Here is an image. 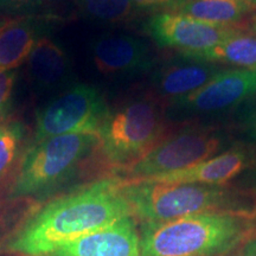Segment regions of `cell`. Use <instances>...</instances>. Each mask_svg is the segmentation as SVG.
I'll list each match as a JSON object with an SVG mask.
<instances>
[{
  "mask_svg": "<svg viewBox=\"0 0 256 256\" xmlns=\"http://www.w3.org/2000/svg\"><path fill=\"white\" fill-rule=\"evenodd\" d=\"M122 186L116 177L101 178L48 200L10 238L5 250L46 256L74 240L133 216Z\"/></svg>",
  "mask_w": 256,
  "mask_h": 256,
  "instance_id": "obj_1",
  "label": "cell"
},
{
  "mask_svg": "<svg viewBox=\"0 0 256 256\" xmlns=\"http://www.w3.org/2000/svg\"><path fill=\"white\" fill-rule=\"evenodd\" d=\"M142 256H240L256 238V215L203 212L139 224Z\"/></svg>",
  "mask_w": 256,
  "mask_h": 256,
  "instance_id": "obj_2",
  "label": "cell"
},
{
  "mask_svg": "<svg viewBox=\"0 0 256 256\" xmlns=\"http://www.w3.org/2000/svg\"><path fill=\"white\" fill-rule=\"evenodd\" d=\"M124 194L139 224L165 222L203 212L256 215V192L226 185L122 182Z\"/></svg>",
  "mask_w": 256,
  "mask_h": 256,
  "instance_id": "obj_3",
  "label": "cell"
},
{
  "mask_svg": "<svg viewBox=\"0 0 256 256\" xmlns=\"http://www.w3.org/2000/svg\"><path fill=\"white\" fill-rule=\"evenodd\" d=\"M165 106L148 90L110 108L98 138L96 156L107 177L136 164L174 130Z\"/></svg>",
  "mask_w": 256,
  "mask_h": 256,
  "instance_id": "obj_4",
  "label": "cell"
},
{
  "mask_svg": "<svg viewBox=\"0 0 256 256\" xmlns=\"http://www.w3.org/2000/svg\"><path fill=\"white\" fill-rule=\"evenodd\" d=\"M98 134L49 138L25 148L8 192V200H42L68 186L86 166L95 165Z\"/></svg>",
  "mask_w": 256,
  "mask_h": 256,
  "instance_id": "obj_5",
  "label": "cell"
},
{
  "mask_svg": "<svg viewBox=\"0 0 256 256\" xmlns=\"http://www.w3.org/2000/svg\"><path fill=\"white\" fill-rule=\"evenodd\" d=\"M232 142L229 130L218 124L198 120L177 124L146 156L115 177L122 182L153 180L212 158Z\"/></svg>",
  "mask_w": 256,
  "mask_h": 256,
  "instance_id": "obj_6",
  "label": "cell"
},
{
  "mask_svg": "<svg viewBox=\"0 0 256 256\" xmlns=\"http://www.w3.org/2000/svg\"><path fill=\"white\" fill-rule=\"evenodd\" d=\"M110 106L98 88L78 83L38 110L32 144L72 133H100Z\"/></svg>",
  "mask_w": 256,
  "mask_h": 256,
  "instance_id": "obj_7",
  "label": "cell"
},
{
  "mask_svg": "<svg viewBox=\"0 0 256 256\" xmlns=\"http://www.w3.org/2000/svg\"><path fill=\"white\" fill-rule=\"evenodd\" d=\"M256 96V69H224L206 86L165 107L170 122L183 124L232 110Z\"/></svg>",
  "mask_w": 256,
  "mask_h": 256,
  "instance_id": "obj_8",
  "label": "cell"
},
{
  "mask_svg": "<svg viewBox=\"0 0 256 256\" xmlns=\"http://www.w3.org/2000/svg\"><path fill=\"white\" fill-rule=\"evenodd\" d=\"M240 28L243 26H222L174 12L153 14L145 24L146 32L156 46L180 54H197L211 49Z\"/></svg>",
  "mask_w": 256,
  "mask_h": 256,
  "instance_id": "obj_9",
  "label": "cell"
},
{
  "mask_svg": "<svg viewBox=\"0 0 256 256\" xmlns=\"http://www.w3.org/2000/svg\"><path fill=\"white\" fill-rule=\"evenodd\" d=\"M223 70L220 64L188 58L178 52L153 72L148 92L166 107L206 86Z\"/></svg>",
  "mask_w": 256,
  "mask_h": 256,
  "instance_id": "obj_10",
  "label": "cell"
},
{
  "mask_svg": "<svg viewBox=\"0 0 256 256\" xmlns=\"http://www.w3.org/2000/svg\"><path fill=\"white\" fill-rule=\"evenodd\" d=\"M96 69L104 76H133L154 66L151 48L138 37L104 34L90 46Z\"/></svg>",
  "mask_w": 256,
  "mask_h": 256,
  "instance_id": "obj_11",
  "label": "cell"
},
{
  "mask_svg": "<svg viewBox=\"0 0 256 256\" xmlns=\"http://www.w3.org/2000/svg\"><path fill=\"white\" fill-rule=\"evenodd\" d=\"M256 158V147L234 142L226 151L190 168L153 179L162 183L226 185L241 177Z\"/></svg>",
  "mask_w": 256,
  "mask_h": 256,
  "instance_id": "obj_12",
  "label": "cell"
},
{
  "mask_svg": "<svg viewBox=\"0 0 256 256\" xmlns=\"http://www.w3.org/2000/svg\"><path fill=\"white\" fill-rule=\"evenodd\" d=\"M46 256H142L136 220L133 216L124 217L74 240Z\"/></svg>",
  "mask_w": 256,
  "mask_h": 256,
  "instance_id": "obj_13",
  "label": "cell"
},
{
  "mask_svg": "<svg viewBox=\"0 0 256 256\" xmlns=\"http://www.w3.org/2000/svg\"><path fill=\"white\" fill-rule=\"evenodd\" d=\"M28 78L38 92H55L72 78V66L68 54L49 37H42L32 49L26 64Z\"/></svg>",
  "mask_w": 256,
  "mask_h": 256,
  "instance_id": "obj_14",
  "label": "cell"
},
{
  "mask_svg": "<svg viewBox=\"0 0 256 256\" xmlns=\"http://www.w3.org/2000/svg\"><path fill=\"white\" fill-rule=\"evenodd\" d=\"M42 25L32 17H14L0 26V72L14 70L30 56Z\"/></svg>",
  "mask_w": 256,
  "mask_h": 256,
  "instance_id": "obj_15",
  "label": "cell"
},
{
  "mask_svg": "<svg viewBox=\"0 0 256 256\" xmlns=\"http://www.w3.org/2000/svg\"><path fill=\"white\" fill-rule=\"evenodd\" d=\"M256 8L246 0H185L174 14L222 26H246Z\"/></svg>",
  "mask_w": 256,
  "mask_h": 256,
  "instance_id": "obj_16",
  "label": "cell"
},
{
  "mask_svg": "<svg viewBox=\"0 0 256 256\" xmlns=\"http://www.w3.org/2000/svg\"><path fill=\"white\" fill-rule=\"evenodd\" d=\"M182 55L188 58L228 64L242 69H256V34L249 31L246 26L240 28L232 36L211 49Z\"/></svg>",
  "mask_w": 256,
  "mask_h": 256,
  "instance_id": "obj_17",
  "label": "cell"
},
{
  "mask_svg": "<svg viewBox=\"0 0 256 256\" xmlns=\"http://www.w3.org/2000/svg\"><path fill=\"white\" fill-rule=\"evenodd\" d=\"M82 17L107 24L126 23L136 14L132 0H75Z\"/></svg>",
  "mask_w": 256,
  "mask_h": 256,
  "instance_id": "obj_18",
  "label": "cell"
},
{
  "mask_svg": "<svg viewBox=\"0 0 256 256\" xmlns=\"http://www.w3.org/2000/svg\"><path fill=\"white\" fill-rule=\"evenodd\" d=\"M26 128L17 119L0 124V185L8 177L25 145Z\"/></svg>",
  "mask_w": 256,
  "mask_h": 256,
  "instance_id": "obj_19",
  "label": "cell"
},
{
  "mask_svg": "<svg viewBox=\"0 0 256 256\" xmlns=\"http://www.w3.org/2000/svg\"><path fill=\"white\" fill-rule=\"evenodd\" d=\"M16 80H17L16 70L0 72V124L8 120Z\"/></svg>",
  "mask_w": 256,
  "mask_h": 256,
  "instance_id": "obj_20",
  "label": "cell"
},
{
  "mask_svg": "<svg viewBox=\"0 0 256 256\" xmlns=\"http://www.w3.org/2000/svg\"><path fill=\"white\" fill-rule=\"evenodd\" d=\"M185 0H132L136 14H158L164 12H174Z\"/></svg>",
  "mask_w": 256,
  "mask_h": 256,
  "instance_id": "obj_21",
  "label": "cell"
},
{
  "mask_svg": "<svg viewBox=\"0 0 256 256\" xmlns=\"http://www.w3.org/2000/svg\"><path fill=\"white\" fill-rule=\"evenodd\" d=\"M252 101L254 102H249L247 110L240 120L238 130L243 136L241 142L256 147V96L252 98Z\"/></svg>",
  "mask_w": 256,
  "mask_h": 256,
  "instance_id": "obj_22",
  "label": "cell"
},
{
  "mask_svg": "<svg viewBox=\"0 0 256 256\" xmlns=\"http://www.w3.org/2000/svg\"><path fill=\"white\" fill-rule=\"evenodd\" d=\"M234 184L256 192V158L250 168H249L241 177H238V180L235 182Z\"/></svg>",
  "mask_w": 256,
  "mask_h": 256,
  "instance_id": "obj_23",
  "label": "cell"
},
{
  "mask_svg": "<svg viewBox=\"0 0 256 256\" xmlns=\"http://www.w3.org/2000/svg\"><path fill=\"white\" fill-rule=\"evenodd\" d=\"M25 2H28V0H0V8L16 10L20 8V6L25 4Z\"/></svg>",
  "mask_w": 256,
  "mask_h": 256,
  "instance_id": "obj_24",
  "label": "cell"
},
{
  "mask_svg": "<svg viewBox=\"0 0 256 256\" xmlns=\"http://www.w3.org/2000/svg\"><path fill=\"white\" fill-rule=\"evenodd\" d=\"M246 28H247L249 31L256 34V12H254V14L249 17L247 23H246Z\"/></svg>",
  "mask_w": 256,
  "mask_h": 256,
  "instance_id": "obj_25",
  "label": "cell"
},
{
  "mask_svg": "<svg viewBox=\"0 0 256 256\" xmlns=\"http://www.w3.org/2000/svg\"><path fill=\"white\" fill-rule=\"evenodd\" d=\"M240 256H256V249L249 244L246 246V248L243 249Z\"/></svg>",
  "mask_w": 256,
  "mask_h": 256,
  "instance_id": "obj_26",
  "label": "cell"
},
{
  "mask_svg": "<svg viewBox=\"0 0 256 256\" xmlns=\"http://www.w3.org/2000/svg\"><path fill=\"white\" fill-rule=\"evenodd\" d=\"M14 17H10V16H6V14H0V26H2V25L8 23L10 19H12Z\"/></svg>",
  "mask_w": 256,
  "mask_h": 256,
  "instance_id": "obj_27",
  "label": "cell"
},
{
  "mask_svg": "<svg viewBox=\"0 0 256 256\" xmlns=\"http://www.w3.org/2000/svg\"><path fill=\"white\" fill-rule=\"evenodd\" d=\"M2 238H4V230H2V223L0 220V246L2 244Z\"/></svg>",
  "mask_w": 256,
  "mask_h": 256,
  "instance_id": "obj_28",
  "label": "cell"
},
{
  "mask_svg": "<svg viewBox=\"0 0 256 256\" xmlns=\"http://www.w3.org/2000/svg\"><path fill=\"white\" fill-rule=\"evenodd\" d=\"M246 2H250L252 5H254L255 8H256V0H246Z\"/></svg>",
  "mask_w": 256,
  "mask_h": 256,
  "instance_id": "obj_29",
  "label": "cell"
}]
</instances>
